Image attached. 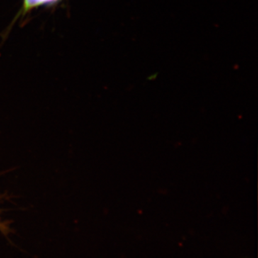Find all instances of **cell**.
<instances>
[{
    "label": "cell",
    "instance_id": "cell-1",
    "mask_svg": "<svg viewBox=\"0 0 258 258\" xmlns=\"http://www.w3.org/2000/svg\"><path fill=\"white\" fill-rule=\"evenodd\" d=\"M59 1L60 0H23V8H22L21 11H20L18 16L20 15L28 14L32 10L44 6V5L55 4Z\"/></svg>",
    "mask_w": 258,
    "mask_h": 258
}]
</instances>
